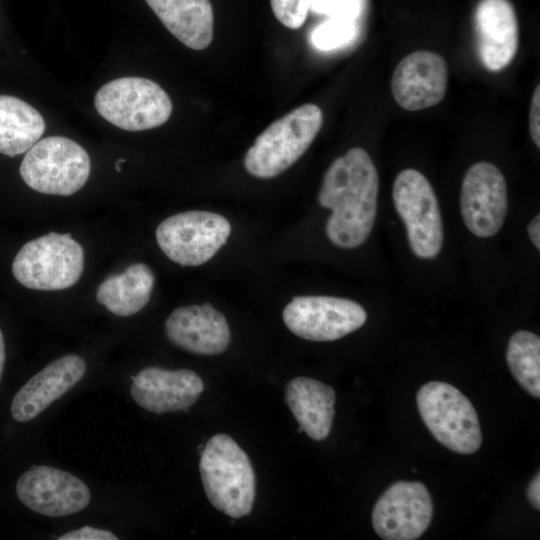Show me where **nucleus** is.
<instances>
[{"label": "nucleus", "instance_id": "20", "mask_svg": "<svg viewBox=\"0 0 540 540\" xmlns=\"http://www.w3.org/2000/svg\"><path fill=\"white\" fill-rule=\"evenodd\" d=\"M167 30L185 46L207 48L213 39L214 16L209 0H145Z\"/></svg>", "mask_w": 540, "mask_h": 540}, {"label": "nucleus", "instance_id": "18", "mask_svg": "<svg viewBox=\"0 0 540 540\" xmlns=\"http://www.w3.org/2000/svg\"><path fill=\"white\" fill-rule=\"evenodd\" d=\"M86 363L75 354L58 358L35 374L15 394L11 415L18 422L36 418L85 375Z\"/></svg>", "mask_w": 540, "mask_h": 540}, {"label": "nucleus", "instance_id": "30", "mask_svg": "<svg viewBox=\"0 0 540 540\" xmlns=\"http://www.w3.org/2000/svg\"><path fill=\"white\" fill-rule=\"evenodd\" d=\"M529 237L534 246L540 249V215H536L527 227Z\"/></svg>", "mask_w": 540, "mask_h": 540}, {"label": "nucleus", "instance_id": "6", "mask_svg": "<svg viewBox=\"0 0 540 540\" xmlns=\"http://www.w3.org/2000/svg\"><path fill=\"white\" fill-rule=\"evenodd\" d=\"M90 158L77 142L50 136L38 140L25 154L20 175L33 190L69 196L79 191L90 175Z\"/></svg>", "mask_w": 540, "mask_h": 540}, {"label": "nucleus", "instance_id": "9", "mask_svg": "<svg viewBox=\"0 0 540 540\" xmlns=\"http://www.w3.org/2000/svg\"><path fill=\"white\" fill-rule=\"evenodd\" d=\"M231 225L222 215L208 211H186L163 220L156 229L162 252L182 266H199L225 245Z\"/></svg>", "mask_w": 540, "mask_h": 540}, {"label": "nucleus", "instance_id": "23", "mask_svg": "<svg viewBox=\"0 0 540 540\" xmlns=\"http://www.w3.org/2000/svg\"><path fill=\"white\" fill-rule=\"evenodd\" d=\"M506 361L520 386L540 397V338L530 331H517L509 339Z\"/></svg>", "mask_w": 540, "mask_h": 540}, {"label": "nucleus", "instance_id": "8", "mask_svg": "<svg viewBox=\"0 0 540 540\" xmlns=\"http://www.w3.org/2000/svg\"><path fill=\"white\" fill-rule=\"evenodd\" d=\"M392 196L412 252L423 259L436 257L443 244V226L430 182L421 172L404 169L394 180Z\"/></svg>", "mask_w": 540, "mask_h": 540}, {"label": "nucleus", "instance_id": "16", "mask_svg": "<svg viewBox=\"0 0 540 540\" xmlns=\"http://www.w3.org/2000/svg\"><path fill=\"white\" fill-rule=\"evenodd\" d=\"M203 389L202 379L192 370L147 367L133 378L131 396L141 408L162 414L187 410Z\"/></svg>", "mask_w": 540, "mask_h": 540}, {"label": "nucleus", "instance_id": "2", "mask_svg": "<svg viewBox=\"0 0 540 540\" xmlns=\"http://www.w3.org/2000/svg\"><path fill=\"white\" fill-rule=\"evenodd\" d=\"M199 470L213 507L233 519L250 514L256 495L255 473L235 440L222 433L211 437L202 451Z\"/></svg>", "mask_w": 540, "mask_h": 540}, {"label": "nucleus", "instance_id": "14", "mask_svg": "<svg viewBox=\"0 0 540 540\" xmlns=\"http://www.w3.org/2000/svg\"><path fill=\"white\" fill-rule=\"evenodd\" d=\"M448 66L438 53L414 51L402 58L391 78L396 103L407 111H420L440 103L447 91Z\"/></svg>", "mask_w": 540, "mask_h": 540}, {"label": "nucleus", "instance_id": "13", "mask_svg": "<svg viewBox=\"0 0 540 540\" xmlns=\"http://www.w3.org/2000/svg\"><path fill=\"white\" fill-rule=\"evenodd\" d=\"M18 499L32 511L48 517H64L86 508L91 499L88 486L69 472L33 466L16 483Z\"/></svg>", "mask_w": 540, "mask_h": 540}, {"label": "nucleus", "instance_id": "15", "mask_svg": "<svg viewBox=\"0 0 540 540\" xmlns=\"http://www.w3.org/2000/svg\"><path fill=\"white\" fill-rule=\"evenodd\" d=\"M476 49L483 67L500 72L513 61L519 47V24L508 0H480L474 11Z\"/></svg>", "mask_w": 540, "mask_h": 540}, {"label": "nucleus", "instance_id": "26", "mask_svg": "<svg viewBox=\"0 0 540 540\" xmlns=\"http://www.w3.org/2000/svg\"><path fill=\"white\" fill-rule=\"evenodd\" d=\"M310 10L329 18L356 20L361 10V0H313Z\"/></svg>", "mask_w": 540, "mask_h": 540}, {"label": "nucleus", "instance_id": "27", "mask_svg": "<svg viewBox=\"0 0 540 540\" xmlns=\"http://www.w3.org/2000/svg\"><path fill=\"white\" fill-rule=\"evenodd\" d=\"M59 540H117L112 532L99 528L84 526L77 530H72L58 537Z\"/></svg>", "mask_w": 540, "mask_h": 540}, {"label": "nucleus", "instance_id": "29", "mask_svg": "<svg viewBox=\"0 0 540 540\" xmlns=\"http://www.w3.org/2000/svg\"><path fill=\"white\" fill-rule=\"evenodd\" d=\"M527 499L536 510L540 509V473L538 472L530 481L527 488Z\"/></svg>", "mask_w": 540, "mask_h": 540}, {"label": "nucleus", "instance_id": "11", "mask_svg": "<svg viewBox=\"0 0 540 540\" xmlns=\"http://www.w3.org/2000/svg\"><path fill=\"white\" fill-rule=\"evenodd\" d=\"M433 503L421 482L398 481L376 501L372 525L384 540H415L430 526Z\"/></svg>", "mask_w": 540, "mask_h": 540}, {"label": "nucleus", "instance_id": "3", "mask_svg": "<svg viewBox=\"0 0 540 540\" xmlns=\"http://www.w3.org/2000/svg\"><path fill=\"white\" fill-rule=\"evenodd\" d=\"M323 124L315 104L301 105L271 123L254 141L244 158L254 177L269 179L289 169L310 147Z\"/></svg>", "mask_w": 540, "mask_h": 540}, {"label": "nucleus", "instance_id": "28", "mask_svg": "<svg viewBox=\"0 0 540 540\" xmlns=\"http://www.w3.org/2000/svg\"><path fill=\"white\" fill-rule=\"evenodd\" d=\"M529 133L537 148L540 147V86L534 89L529 109Z\"/></svg>", "mask_w": 540, "mask_h": 540}, {"label": "nucleus", "instance_id": "10", "mask_svg": "<svg viewBox=\"0 0 540 540\" xmlns=\"http://www.w3.org/2000/svg\"><path fill=\"white\" fill-rule=\"evenodd\" d=\"M286 327L296 336L317 342L340 339L364 325L365 309L340 297L296 296L282 313Z\"/></svg>", "mask_w": 540, "mask_h": 540}, {"label": "nucleus", "instance_id": "1", "mask_svg": "<svg viewBox=\"0 0 540 540\" xmlns=\"http://www.w3.org/2000/svg\"><path fill=\"white\" fill-rule=\"evenodd\" d=\"M378 190L377 169L364 149L351 148L332 162L318 202L332 212L325 232L335 246L352 249L366 241L375 223Z\"/></svg>", "mask_w": 540, "mask_h": 540}, {"label": "nucleus", "instance_id": "22", "mask_svg": "<svg viewBox=\"0 0 540 540\" xmlns=\"http://www.w3.org/2000/svg\"><path fill=\"white\" fill-rule=\"evenodd\" d=\"M46 128L42 115L27 102L0 95V153L14 157L27 152Z\"/></svg>", "mask_w": 540, "mask_h": 540}, {"label": "nucleus", "instance_id": "4", "mask_svg": "<svg viewBox=\"0 0 540 540\" xmlns=\"http://www.w3.org/2000/svg\"><path fill=\"white\" fill-rule=\"evenodd\" d=\"M419 414L433 437L449 450L469 455L482 445L477 412L453 385L431 381L416 395Z\"/></svg>", "mask_w": 540, "mask_h": 540}, {"label": "nucleus", "instance_id": "21", "mask_svg": "<svg viewBox=\"0 0 540 540\" xmlns=\"http://www.w3.org/2000/svg\"><path fill=\"white\" fill-rule=\"evenodd\" d=\"M154 283L152 270L143 263H135L106 278L97 288L96 299L117 316H131L149 302Z\"/></svg>", "mask_w": 540, "mask_h": 540}, {"label": "nucleus", "instance_id": "7", "mask_svg": "<svg viewBox=\"0 0 540 540\" xmlns=\"http://www.w3.org/2000/svg\"><path fill=\"white\" fill-rule=\"evenodd\" d=\"M94 105L100 116L126 131L156 128L172 113L169 95L159 84L142 77H121L104 84Z\"/></svg>", "mask_w": 540, "mask_h": 540}, {"label": "nucleus", "instance_id": "24", "mask_svg": "<svg viewBox=\"0 0 540 540\" xmlns=\"http://www.w3.org/2000/svg\"><path fill=\"white\" fill-rule=\"evenodd\" d=\"M356 31V20L329 18L313 30L311 42L317 49L329 51L350 43Z\"/></svg>", "mask_w": 540, "mask_h": 540}, {"label": "nucleus", "instance_id": "17", "mask_svg": "<svg viewBox=\"0 0 540 540\" xmlns=\"http://www.w3.org/2000/svg\"><path fill=\"white\" fill-rule=\"evenodd\" d=\"M165 333L175 346L203 356L223 353L231 340L225 316L209 303L172 311L165 322Z\"/></svg>", "mask_w": 540, "mask_h": 540}, {"label": "nucleus", "instance_id": "25", "mask_svg": "<svg viewBox=\"0 0 540 540\" xmlns=\"http://www.w3.org/2000/svg\"><path fill=\"white\" fill-rule=\"evenodd\" d=\"M313 0H270L277 20L289 29H298L306 21Z\"/></svg>", "mask_w": 540, "mask_h": 540}, {"label": "nucleus", "instance_id": "31", "mask_svg": "<svg viewBox=\"0 0 540 540\" xmlns=\"http://www.w3.org/2000/svg\"><path fill=\"white\" fill-rule=\"evenodd\" d=\"M5 343H4V337L3 333L0 329V381L2 377V373L4 370V364H5Z\"/></svg>", "mask_w": 540, "mask_h": 540}, {"label": "nucleus", "instance_id": "5", "mask_svg": "<svg viewBox=\"0 0 540 540\" xmlns=\"http://www.w3.org/2000/svg\"><path fill=\"white\" fill-rule=\"evenodd\" d=\"M83 269V248L69 233L50 232L27 242L12 263V273L20 284L42 291L70 288Z\"/></svg>", "mask_w": 540, "mask_h": 540}, {"label": "nucleus", "instance_id": "19", "mask_svg": "<svg viewBox=\"0 0 540 540\" xmlns=\"http://www.w3.org/2000/svg\"><path fill=\"white\" fill-rule=\"evenodd\" d=\"M285 399L299 427L311 439L321 441L328 437L336 401L331 386L308 377H296L287 383Z\"/></svg>", "mask_w": 540, "mask_h": 540}, {"label": "nucleus", "instance_id": "12", "mask_svg": "<svg viewBox=\"0 0 540 540\" xmlns=\"http://www.w3.org/2000/svg\"><path fill=\"white\" fill-rule=\"evenodd\" d=\"M508 207L507 185L494 164L478 162L465 173L460 193L463 221L474 235L487 238L503 226Z\"/></svg>", "mask_w": 540, "mask_h": 540}]
</instances>
